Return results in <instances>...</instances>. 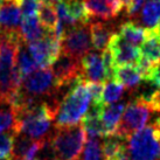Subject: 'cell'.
<instances>
[{"mask_svg": "<svg viewBox=\"0 0 160 160\" xmlns=\"http://www.w3.org/2000/svg\"><path fill=\"white\" fill-rule=\"evenodd\" d=\"M27 47L39 68L50 67L61 54V41L49 31L41 40L28 43Z\"/></svg>", "mask_w": 160, "mask_h": 160, "instance_id": "obj_8", "label": "cell"}, {"mask_svg": "<svg viewBox=\"0 0 160 160\" xmlns=\"http://www.w3.org/2000/svg\"><path fill=\"white\" fill-rule=\"evenodd\" d=\"M50 67L55 84L58 89L66 85L72 84L77 80L82 78L81 60L66 53L61 52Z\"/></svg>", "mask_w": 160, "mask_h": 160, "instance_id": "obj_7", "label": "cell"}, {"mask_svg": "<svg viewBox=\"0 0 160 160\" xmlns=\"http://www.w3.org/2000/svg\"><path fill=\"white\" fill-rule=\"evenodd\" d=\"M2 1H4V0H0V4H1V2H2Z\"/></svg>", "mask_w": 160, "mask_h": 160, "instance_id": "obj_31", "label": "cell"}, {"mask_svg": "<svg viewBox=\"0 0 160 160\" xmlns=\"http://www.w3.org/2000/svg\"><path fill=\"white\" fill-rule=\"evenodd\" d=\"M118 34L123 40L137 47L139 45H142L144 41L146 40L148 29L138 26L134 22H126L120 26Z\"/></svg>", "mask_w": 160, "mask_h": 160, "instance_id": "obj_19", "label": "cell"}, {"mask_svg": "<svg viewBox=\"0 0 160 160\" xmlns=\"http://www.w3.org/2000/svg\"><path fill=\"white\" fill-rule=\"evenodd\" d=\"M15 63H17V68H18L19 72H20V75H21L22 78L25 76L28 75V74L33 72L34 70L39 69L38 64L34 61L33 56H32L29 49H28V47H27L23 41L19 46Z\"/></svg>", "mask_w": 160, "mask_h": 160, "instance_id": "obj_20", "label": "cell"}, {"mask_svg": "<svg viewBox=\"0 0 160 160\" xmlns=\"http://www.w3.org/2000/svg\"><path fill=\"white\" fill-rule=\"evenodd\" d=\"M151 108L142 97H137L130 102L123 112V118L120 119L115 136L129 139L137 131L144 129V126L150 119Z\"/></svg>", "mask_w": 160, "mask_h": 160, "instance_id": "obj_5", "label": "cell"}, {"mask_svg": "<svg viewBox=\"0 0 160 160\" xmlns=\"http://www.w3.org/2000/svg\"><path fill=\"white\" fill-rule=\"evenodd\" d=\"M56 89L55 80L49 68H39L22 78L21 91L32 97L39 98L40 96L50 95Z\"/></svg>", "mask_w": 160, "mask_h": 160, "instance_id": "obj_9", "label": "cell"}, {"mask_svg": "<svg viewBox=\"0 0 160 160\" xmlns=\"http://www.w3.org/2000/svg\"><path fill=\"white\" fill-rule=\"evenodd\" d=\"M91 34L89 23H78L64 32L61 39V52L76 58H82L91 52Z\"/></svg>", "mask_w": 160, "mask_h": 160, "instance_id": "obj_6", "label": "cell"}, {"mask_svg": "<svg viewBox=\"0 0 160 160\" xmlns=\"http://www.w3.org/2000/svg\"><path fill=\"white\" fill-rule=\"evenodd\" d=\"M146 0H131L129 6L126 7V11L130 15H134L138 13V11L142 8V6L145 4Z\"/></svg>", "mask_w": 160, "mask_h": 160, "instance_id": "obj_28", "label": "cell"}, {"mask_svg": "<svg viewBox=\"0 0 160 160\" xmlns=\"http://www.w3.org/2000/svg\"><path fill=\"white\" fill-rule=\"evenodd\" d=\"M124 92V87L113 80L108 81L103 87V105L115 104Z\"/></svg>", "mask_w": 160, "mask_h": 160, "instance_id": "obj_25", "label": "cell"}, {"mask_svg": "<svg viewBox=\"0 0 160 160\" xmlns=\"http://www.w3.org/2000/svg\"><path fill=\"white\" fill-rule=\"evenodd\" d=\"M152 31L154 32V33H156L157 35H158V36H159V38H160V22L158 23V25H157V26L154 27V28H153Z\"/></svg>", "mask_w": 160, "mask_h": 160, "instance_id": "obj_30", "label": "cell"}, {"mask_svg": "<svg viewBox=\"0 0 160 160\" xmlns=\"http://www.w3.org/2000/svg\"><path fill=\"white\" fill-rule=\"evenodd\" d=\"M90 34L92 47L98 52H103L108 49L109 42L115 32L111 27L104 22H93L90 23Z\"/></svg>", "mask_w": 160, "mask_h": 160, "instance_id": "obj_17", "label": "cell"}, {"mask_svg": "<svg viewBox=\"0 0 160 160\" xmlns=\"http://www.w3.org/2000/svg\"><path fill=\"white\" fill-rule=\"evenodd\" d=\"M82 80L91 83H104L112 80L111 72L107 68L102 53L89 52L81 58Z\"/></svg>", "mask_w": 160, "mask_h": 160, "instance_id": "obj_10", "label": "cell"}, {"mask_svg": "<svg viewBox=\"0 0 160 160\" xmlns=\"http://www.w3.org/2000/svg\"><path fill=\"white\" fill-rule=\"evenodd\" d=\"M130 160H159L160 134L152 125L137 131L126 142Z\"/></svg>", "mask_w": 160, "mask_h": 160, "instance_id": "obj_4", "label": "cell"}, {"mask_svg": "<svg viewBox=\"0 0 160 160\" xmlns=\"http://www.w3.org/2000/svg\"><path fill=\"white\" fill-rule=\"evenodd\" d=\"M112 80L118 82L124 88L134 89L140 84L142 76L138 70L137 66H122L113 68Z\"/></svg>", "mask_w": 160, "mask_h": 160, "instance_id": "obj_16", "label": "cell"}, {"mask_svg": "<svg viewBox=\"0 0 160 160\" xmlns=\"http://www.w3.org/2000/svg\"><path fill=\"white\" fill-rule=\"evenodd\" d=\"M125 110V103H115L110 105H103L99 109V119L102 123L105 137L115 136L122 115Z\"/></svg>", "mask_w": 160, "mask_h": 160, "instance_id": "obj_14", "label": "cell"}, {"mask_svg": "<svg viewBox=\"0 0 160 160\" xmlns=\"http://www.w3.org/2000/svg\"><path fill=\"white\" fill-rule=\"evenodd\" d=\"M47 29L39 21L38 15L35 17H22L19 27V34L25 43H32L41 40L47 34Z\"/></svg>", "mask_w": 160, "mask_h": 160, "instance_id": "obj_15", "label": "cell"}, {"mask_svg": "<svg viewBox=\"0 0 160 160\" xmlns=\"http://www.w3.org/2000/svg\"><path fill=\"white\" fill-rule=\"evenodd\" d=\"M22 17H35L38 15L42 5L41 0H19Z\"/></svg>", "mask_w": 160, "mask_h": 160, "instance_id": "obj_27", "label": "cell"}, {"mask_svg": "<svg viewBox=\"0 0 160 160\" xmlns=\"http://www.w3.org/2000/svg\"><path fill=\"white\" fill-rule=\"evenodd\" d=\"M91 95L88 82L77 80L69 85V89L58 103L55 112V128H67L77 125L90 108Z\"/></svg>", "mask_w": 160, "mask_h": 160, "instance_id": "obj_1", "label": "cell"}, {"mask_svg": "<svg viewBox=\"0 0 160 160\" xmlns=\"http://www.w3.org/2000/svg\"><path fill=\"white\" fill-rule=\"evenodd\" d=\"M15 117L14 133L25 134L33 140H42L49 132L55 112L46 102H40L31 108L15 111Z\"/></svg>", "mask_w": 160, "mask_h": 160, "instance_id": "obj_2", "label": "cell"}, {"mask_svg": "<svg viewBox=\"0 0 160 160\" xmlns=\"http://www.w3.org/2000/svg\"><path fill=\"white\" fill-rule=\"evenodd\" d=\"M108 49L111 53L115 67L136 66L138 61L140 60L139 48L123 40L118 33H115L112 35L109 46H108Z\"/></svg>", "mask_w": 160, "mask_h": 160, "instance_id": "obj_11", "label": "cell"}, {"mask_svg": "<svg viewBox=\"0 0 160 160\" xmlns=\"http://www.w3.org/2000/svg\"><path fill=\"white\" fill-rule=\"evenodd\" d=\"M140 58L152 64L160 62V38L152 29H148L146 40L142 45Z\"/></svg>", "mask_w": 160, "mask_h": 160, "instance_id": "obj_18", "label": "cell"}, {"mask_svg": "<svg viewBox=\"0 0 160 160\" xmlns=\"http://www.w3.org/2000/svg\"><path fill=\"white\" fill-rule=\"evenodd\" d=\"M69 17L72 21L78 23H88L89 22V14L85 9V6L82 0H63Z\"/></svg>", "mask_w": 160, "mask_h": 160, "instance_id": "obj_22", "label": "cell"}, {"mask_svg": "<svg viewBox=\"0 0 160 160\" xmlns=\"http://www.w3.org/2000/svg\"><path fill=\"white\" fill-rule=\"evenodd\" d=\"M88 14L103 20L117 17L123 8L120 0H82Z\"/></svg>", "mask_w": 160, "mask_h": 160, "instance_id": "obj_13", "label": "cell"}, {"mask_svg": "<svg viewBox=\"0 0 160 160\" xmlns=\"http://www.w3.org/2000/svg\"><path fill=\"white\" fill-rule=\"evenodd\" d=\"M38 18H39L40 23L47 31L54 33L56 25H58V12H56L55 5L42 2L40 11L38 13Z\"/></svg>", "mask_w": 160, "mask_h": 160, "instance_id": "obj_23", "label": "cell"}, {"mask_svg": "<svg viewBox=\"0 0 160 160\" xmlns=\"http://www.w3.org/2000/svg\"><path fill=\"white\" fill-rule=\"evenodd\" d=\"M21 18L19 0H4L0 4V31L19 33Z\"/></svg>", "mask_w": 160, "mask_h": 160, "instance_id": "obj_12", "label": "cell"}, {"mask_svg": "<svg viewBox=\"0 0 160 160\" xmlns=\"http://www.w3.org/2000/svg\"><path fill=\"white\" fill-rule=\"evenodd\" d=\"M85 132L82 125L55 128L50 137L56 160H77L85 142Z\"/></svg>", "mask_w": 160, "mask_h": 160, "instance_id": "obj_3", "label": "cell"}, {"mask_svg": "<svg viewBox=\"0 0 160 160\" xmlns=\"http://www.w3.org/2000/svg\"><path fill=\"white\" fill-rule=\"evenodd\" d=\"M42 2H45V4H52V5H55V4H58L60 1H62V0H41Z\"/></svg>", "mask_w": 160, "mask_h": 160, "instance_id": "obj_29", "label": "cell"}, {"mask_svg": "<svg viewBox=\"0 0 160 160\" xmlns=\"http://www.w3.org/2000/svg\"><path fill=\"white\" fill-rule=\"evenodd\" d=\"M142 21L147 29H153L160 22V0L147 1L142 11Z\"/></svg>", "mask_w": 160, "mask_h": 160, "instance_id": "obj_21", "label": "cell"}, {"mask_svg": "<svg viewBox=\"0 0 160 160\" xmlns=\"http://www.w3.org/2000/svg\"><path fill=\"white\" fill-rule=\"evenodd\" d=\"M14 134V132L0 133V160H14L12 153Z\"/></svg>", "mask_w": 160, "mask_h": 160, "instance_id": "obj_26", "label": "cell"}, {"mask_svg": "<svg viewBox=\"0 0 160 160\" xmlns=\"http://www.w3.org/2000/svg\"><path fill=\"white\" fill-rule=\"evenodd\" d=\"M102 139L103 138H88L78 160H104Z\"/></svg>", "mask_w": 160, "mask_h": 160, "instance_id": "obj_24", "label": "cell"}]
</instances>
